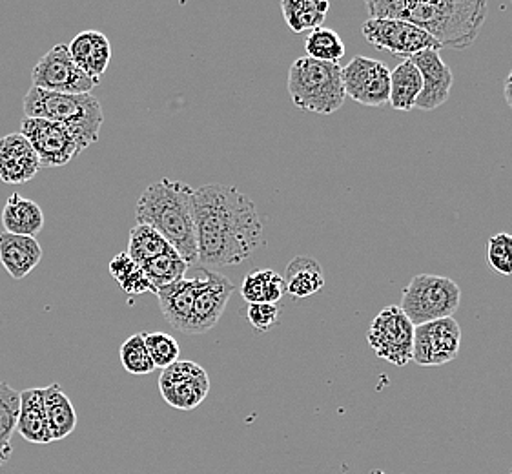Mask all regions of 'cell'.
<instances>
[{
  "label": "cell",
  "instance_id": "d6986e66",
  "mask_svg": "<svg viewBox=\"0 0 512 474\" xmlns=\"http://www.w3.org/2000/svg\"><path fill=\"white\" fill-rule=\"evenodd\" d=\"M42 248L35 237L0 234V263L13 279H24L41 263Z\"/></svg>",
  "mask_w": 512,
  "mask_h": 474
},
{
  "label": "cell",
  "instance_id": "f35d334b",
  "mask_svg": "<svg viewBox=\"0 0 512 474\" xmlns=\"http://www.w3.org/2000/svg\"><path fill=\"white\" fill-rule=\"evenodd\" d=\"M511 474H512V471H511Z\"/></svg>",
  "mask_w": 512,
  "mask_h": 474
},
{
  "label": "cell",
  "instance_id": "7c38bea8",
  "mask_svg": "<svg viewBox=\"0 0 512 474\" xmlns=\"http://www.w3.org/2000/svg\"><path fill=\"white\" fill-rule=\"evenodd\" d=\"M164 402L179 411H192L205 402L210 392V378L194 361H175L166 367L159 378Z\"/></svg>",
  "mask_w": 512,
  "mask_h": 474
},
{
  "label": "cell",
  "instance_id": "f546056e",
  "mask_svg": "<svg viewBox=\"0 0 512 474\" xmlns=\"http://www.w3.org/2000/svg\"><path fill=\"white\" fill-rule=\"evenodd\" d=\"M21 411V392L0 382V451L11 449V436L17 431Z\"/></svg>",
  "mask_w": 512,
  "mask_h": 474
},
{
  "label": "cell",
  "instance_id": "1f68e13d",
  "mask_svg": "<svg viewBox=\"0 0 512 474\" xmlns=\"http://www.w3.org/2000/svg\"><path fill=\"white\" fill-rule=\"evenodd\" d=\"M144 343L146 349L150 352V358L154 361L155 369H166L170 365H174L175 361H179L181 347L175 340L174 336L166 334V332H144Z\"/></svg>",
  "mask_w": 512,
  "mask_h": 474
},
{
  "label": "cell",
  "instance_id": "9a60e30c",
  "mask_svg": "<svg viewBox=\"0 0 512 474\" xmlns=\"http://www.w3.org/2000/svg\"><path fill=\"white\" fill-rule=\"evenodd\" d=\"M421 73L423 88L416 101V108L423 112H432L449 101L454 75L449 64L441 59L438 50H425L409 59Z\"/></svg>",
  "mask_w": 512,
  "mask_h": 474
},
{
  "label": "cell",
  "instance_id": "52a82bcc",
  "mask_svg": "<svg viewBox=\"0 0 512 474\" xmlns=\"http://www.w3.org/2000/svg\"><path fill=\"white\" fill-rule=\"evenodd\" d=\"M414 325L400 305H390L381 310L370 325V349L379 360L389 361L396 367H405L412 360Z\"/></svg>",
  "mask_w": 512,
  "mask_h": 474
},
{
  "label": "cell",
  "instance_id": "7402d4cb",
  "mask_svg": "<svg viewBox=\"0 0 512 474\" xmlns=\"http://www.w3.org/2000/svg\"><path fill=\"white\" fill-rule=\"evenodd\" d=\"M42 396H44V409H46L53 442L68 438L77 427V413L72 400L57 383L42 389Z\"/></svg>",
  "mask_w": 512,
  "mask_h": 474
},
{
  "label": "cell",
  "instance_id": "2e32d148",
  "mask_svg": "<svg viewBox=\"0 0 512 474\" xmlns=\"http://www.w3.org/2000/svg\"><path fill=\"white\" fill-rule=\"evenodd\" d=\"M39 170V157L24 135L10 134L0 139V181L22 185L37 176Z\"/></svg>",
  "mask_w": 512,
  "mask_h": 474
},
{
  "label": "cell",
  "instance_id": "4fadbf2b",
  "mask_svg": "<svg viewBox=\"0 0 512 474\" xmlns=\"http://www.w3.org/2000/svg\"><path fill=\"white\" fill-rule=\"evenodd\" d=\"M21 134L28 139L31 148L39 157L41 168H57L68 165L73 157L79 155L77 145L61 124L48 119L24 117L21 123Z\"/></svg>",
  "mask_w": 512,
  "mask_h": 474
},
{
  "label": "cell",
  "instance_id": "7a4b0ae2",
  "mask_svg": "<svg viewBox=\"0 0 512 474\" xmlns=\"http://www.w3.org/2000/svg\"><path fill=\"white\" fill-rule=\"evenodd\" d=\"M370 19H398L427 31L441 48L467 50L478 39L485 19V0H369Z\"/></svg>",
  "mask_w": 512,
  "mask_h": 474
},
{
  "label": "cell",
  "instance_id": "3957f363",
  "mask_svg": "<svg viewBox=\"0 0 512 474\" xmlns=\"http://www.w3.org/2000/svg\"><path fill=\"white\" fill-rule=\"evenodd\" d=\"M137 225L157 230L188 265L197 263L194 188L163 177L144 190L137 208Z\"/></svg>",
  "mask_w": 512,
  "mask_h": 474
},
{
  "label": "cell",
  "instance_id": "5b68a950",
  "mask_svg": "<svg viewBox=\"0 0 512 474\" xmlns=\"http://www.w3.org/2000/svg\"><path fill=\"white\" fill-rule=\"evenodd\" d=\"M341 70L339 64L314 61L310 57H299L292 62L287 88L294 106L312 114H336L347 99Z\"/></svg>",
  "mask_w": 512,
  "mask_h": 474
},
{
  "label": "cell",
  "instance_id": "8992f818",
  "mask_svg": "<svg viewBox=\"0 0 512 474\" xmlns=\"http://www.w3.org/2000/svg\"><path fill=\"white\" fill-rule=\"evenodd\" d=\"M460 301V287L451 278L420 274L414 276L403 290L400 309L412 325L418 327L423 323L454 318Z\"/></svg>",
  "mask_w": 512,
  "mask_h": 474
},
{
  "label": "cell",
  "instance_id": "836d02e7",
  "mask_svg": "<svg viewBox=\"0 0 512 474\" xmlns=\"http://www.w3.org/2000/svg\"><path fill=\"white\" fill-rule=\"evenodd\" d=\"M279 314L281 309L277 303H252L246 310V318L250 321V325L259 332H267L272 327H276L279 323Z\"/></svg>",
  "mask_w": 512,
  "mask_h": 474
},
{
  "label": "cell",
  "instance_id": "ba28073f",
  "mask_svg": "<svg viewBox=\"0 0 512 474\" xmlns=\"http://www.w3.org/2000/svg\"><path fill=\"white\" fill-rule=\"evenodd\" d=\"M35 88L46 92L66 93V95H86L92 93L101 81H95L82 72L70 55L68 44H57L50 52L39 59L31 72Z\"/></svg>",
  "mask_w": 512,
  "mask_h": 474
},
{
  "label": "cell",
  "instance_id": "8d00e7d4",
  "mask_svg": "<svg viewBox=\"0 0 512 474\" xmlns=\"http://www.w3.org/2000/svg\"><path fill=\"white\" fill-rule=\"evenodd\" d=\"M503 95H505V103L512 110V70L507 75V79H505V84H503Z\"/></svg>",
  "mask_w": 512,
  "mask_h": 474
},
{
  "label": "cell",
  "instance_id": "83f0119b",
  "mask_svg": "<svg viewBox=\"0 0 512 474\" xmlns=\"http://www.w3.org/2000/svg\"><path fill=\"white\" fill-rule=\"evenodd\" d=\"M139 267L143 268L144 276L148 278L154 290H159L185 278L186 270L190 265L175 250H170L159 258L146 261Z\"/></svg>",
  "mask_w": 512,
  "mask_h": 474
},
{
  "label": "cell",
  "instance_id": "d590c367",
  "mask_svg": "<svg viewBox=\"0 0 512 474\" xmlns=\"http://www.w3.org/2000/svg\"><path fill=\"white\" fill-rule=\"evenodd\" d=\"M137 267H139V265L135 263L134 259L130 258L126 252H121V254H117V256L110 261V274H112V278L121 285L124 279L128 278Z\"/></svg>",
  "mask_w": 512,
  "mask_h": 474
},
{
  "label": "cell",
  "instance_id": "4dcf8cb0",
  "mask_svg": "<svg viewBox=\"0 0 512 474\" xmlns=\"http://www.w3.org/2000/svg\"><path fill=\"white\" fill-rule=\"evenodd\" d=\"M121 363L124 371L134 376H146L155 371L154 361L144 343V332H137L121 345Z\"/></svg>",
  "mask_w": 512,
  "mask_h": 474
},
{
  "label": "cell",
  "instance_id": "44dd1931",
  "mask_svg": "<svg viewBox=\"0 0 512 474\" xmlns=\"http://www.w3.org/2000/svg\"><path fill=\"white\" fill-rule=\"evenodd\" d=\"M2 225L8 234L35 237L44 227V212L35 201L11 194L2 210Z\"/></svg>",
  "mask_w": 512,
  "mask_h": 474
},
{
  "label": "cell",
  "instance_id": "484cf974",
  "mask_svg": "<svg viewBox=\"0 0 512 474\" xmlns=\"http://www.w3.org/2000/svg\"><path fill=\"white\" fill-rule=\"evenodd\" d=\"M281 10L290 31L303 33L323 26L330 4L327 0H283Z\"/></svg>",
  "mask_w": 512,
  "mask_h": 474
},
{
  "label": "cell",
  "instance_id": "d4e9b609",
  "mask_svg": "<svg viewBox=\"0 0 512 474\" xmlns=\"http://www.w3.org/2000/svg\"><path fill=\"white\" fill-rule=\"evenodd\" d=\"M287 294L285 279L276 270L263 268L250 272L241 285V296L250 305L252 303H279Z\"/></svg>",
  "mask_w": 512,
  "mask_h": 474
},
{
  "label": "cell",
  "instance_id": "cb8c5ba5",
  "mask_svg": "<svg viewBox=\"0 0 512 474\" xmlns=\"http://www.w3.org/2000/svg\"><path fill=\"white\" fill-rule=\"evenodd\" d=\"M421 88L423 79L420 70L409 59L398 64L394 70H390L389 104L394 110L410 112L412 108H416Z\"/></svg>",
  "mask_w": 512,
  "mask_h": 474
},
{
  "label": "cell",
  "instance_id": "e0dca14e",
  "mask_svg": "<svg viewBox=\"0 0 512 474\" xmlns=\"http://www.w3.org/2000/svg\"><path fill=\"white\" fill-rule=\"evenodd\" d=\"M205 285V276L197 278H183L175 281L164 289L155 290V296L159 299V307L163 312L164 320L179 332H185L186 323L192 316L195 298L199 290Z\"/></svg>",
  "mask_w": 512,
  "mask_h": 474
},
{
  "label": "cell",
  "instance_id": "f1b7e54d",
  "mask_svg": "<svg viewBox=\"0 0 512 474\" xmlns=\"http://www.w3.org/2000/svg\"><path fill=\"white\" fill-rule=\"evenodd\" d=\"M305 50H307V57L314 61L339 64V61L345 57V42L341 41L336 31L321 26L308 33Z\"/></svg>",
  "mask_w": 512,
  "mask_h": 474
},
{
  "label": "cell",
  "instance_id": "e575fe53",
  "mask_svg": "<svg viewBox=\"0 0 512 474\" xmlns=\"http://www.w3.org/2000/svg\"><path fill=\"white\" fill-rule=\"evenodd\" d=\"M121 287L130 296H141L144 292H154L155 294L154 287L150 285V281L144 276L143 268L141 267L135 268L134 272L121 283Z\"/></svg>",
  "mask_w": 512,
  "mask_h": 474
},
{
  "label": "cell",
  "instance_id": "d6a6232c",
  "mask_svg": "<svg viewBox=\"0 0 512 474\" xmlns=\"http://www.w3.org/2000/svg\"><path fill=\"white\" fill-rule=\"evenodd\" d=\"M487 259L494 272L512 276V236L507 232L494 234L487 243Z\"/></svg>",
  "mask_w": 512,
  "mask_h": 474
},
{
  "label": "cell",
  "instance_id": "603a6c76",
  "mask_svg": "<svg viewBox=\"0 0 512 474\" xmlns=\"http://www.w3.org/2000/svg\"><path fill=\"white\" fill-rule=\"evenodd\" d=\"M285 287L292 298H310L325 287L323 268L310 256H296L285 270Z\"/></svg>",
  "mask_w": 512,
  "mask_h": 474
},
{
  "label": "cell",
  "instance_id": "4316f807",
  "mask_svg": "<svg viewBox=\"0 0 512 474\" xmlns=\"http://www.w3.org/2000/svg\"><path fill=\"white\" fill-rule=\"evenodd\" d=\"M170 250H174V248L170 247L168 241L154 228L137 225L130 230L126 254L134 259L137 265H143L150 259L159 258Z\"/></svg>",
  "mask_w": 512,
  "mask_h": 474
},
{
  "label": "cell",
  "instance_id": "9c48e42d",
  "mask_svg": "<svg viewBox=\"0 0 512 474\" xmlns=\"http://www.w3.org/2000/svg\"><path fill=\"white\" fill-rule=\"evenodd\" d=\"M361 33L379 52L392 53L405 61L425 50H441L427 31L398 19H369L363 22Z\"/></svg>",
  "mask_w": 512,
  "mask_h": 474
},
{
  "label": "cell",
  "instance_id": "ac0fdd59",
  "mask_svg": "<svg viewBox=\"0 0 512 474\" xmlns=\"http://www.w3.org/2000/svg\"><path fill=\"white\" fill-rule=\"evenodd\" d=\"M68 50L75 64L95 81H101L112 61V44L101 31H81L68 44Z\"/></svg>",
  "mask_w": 512,
  "mask_h": 474
},
{
  "label": "cell",
  "instance_id": "74e56055",
  "mask_svg": "<svg viewBox=\"0 0 512 474\" xmlns=\"http://www.w3.org/2000/svg\"><path fill=\"white\" fill-rule=\"evenodd\" d=\"M11 449H6V451H0V465L6 464L8 460H10Z\"/></svg>",
  "mask_w": 512,
  "mask_h": 474
},
{
  "label": "cell",
  "instance_id": "8fae6325",
  "mask_svg": "<svg viewBox=\"0 0 512 474\" xmlns=\"http://www.w3.org/2000/svg\"><path fill=\"white\" fill-rule=\"evenodd\" d=\"M461 329L454 318L423 323L414 329L412 361L421 367H441L458 358Z\"/></svg>",
  "mask_w": 512,
  "mask_h": 474
},
{
  "label": "cell",
  "instance_id": "5bb4252c",
  "mask_svg": "<svg viewBox=\"0 0 512 474\" xmlns=\"http://www.w3.org/2000/svg\"><path fill=\"white\" fill-rule=\"evenodd\" d=\"M203 276H205V285L199 290L192 316L186 323L185 334H192V336L205 334L208 330L217 327L221 316L225 314L228 301L236 290L234 283L219 272L203 270Z\"/></svg>",
  "mask_w": 512,
  "mask_h": 474
},
{
  "label": "cell",
  "instance_id": "ffe728a7",
  "mask_svg": "<svg viewBox=\"0 0 512 474\" xmlns=\"http://www.w3.org/2000/svg\"><path fill=\"white\" fill-rule=\"evenodd\" d=\"M17 431L30 444H52L42 389H26L21 392V411H19Z\"/></svg>",
  "mask_w": 512,
  "mask_h": 474
},
{
  "label": "cell",
  "instance_id": "277c9868",
  "mask_svg": "<svg viewBox=\"0 0 512 474\" xmlns=\"http://www.w3.org/2000/svg\"><path fill=\"white\" fill-rule=\"evenodd\" d=\"M24 114L35 119H48L61 124L72 135L79 154L99 141L104 123L103 106L93 97L53 93L31 86L22 99Z\"/></svg>",
  "mask_w": 512,
  "mask_h": 474
},
{
  "label": "cell",
  "instance_id": "30bf717a",
  "mask_svg": "<svg viewBox=\"0 0 512 474\" xmlns=\"http://www.w3.org/2000/svg\"><path fill=\"white\" fill-rule=\"evenodd\" d=\"M345 95L363 106H385L390 97V70L381 61L354 57L341 70Z\"/></svg>",
  "mask_w": 512,
  "mask_h": 474
},
{
  "label": "cell",
  "instance_id": "6da1fadb",
  "mask_svg": "<svg viewBox=\"0 0 512 474\" xmlns=\"http://www.w3.org/2000/svg\"><path fill=\"white\" fill-rule=\"evenodd\" d=\"M197 263L234 267L263 245V223L256 203L236 186L205 185L194 190Z\"/></svg>",
  "mask_w": 512,
  "mask_h": 474
}]
</instances>
